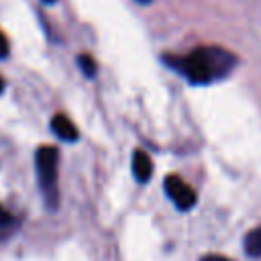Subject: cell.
<instances>
[{"mask_svg":"<svg viewBox=\"0 0 261 261\" xmlns=\"http://www.w3.org/2000/svg\"><path fill=\"white\" fill-rule=\"evenodd\" d=\"M165 63L171 69H175L179 75H184L190 84L204 86L226 77L237 65V57L230 51L212 45V47H198L181 57L165 55Z\"/></svg>","mask_w":261,"mask_h":261,"instance_id":"6da1fadb","label":"cell"},{"mask_svg":"<svg viewBox=\"0 0 261 261\" xmlns=\"http://www.w3.org/2000/svg\"><path fill=\"white\" fill-rule=\"evenodd\" d=\"M57 159L59 153L51 145H43L35 153V163H37V175H39V186L45 194L47 206L57 208L59 204V190H57Z\"/></svg>","mask_w":261,"mask_h":261,"instance_id":"7a4b0ae2","label":"cell"},{"mask_svg":"<svg viewBox=\"0 0 261 261\" xmlns=\"http://www.w3.org/2000/svg\"><path fill=\"white\" fill-rule=\"evenodd\" d=\"M163 186H165V192H167L169 200L175 204V208H177V210L188 212L190 208H194V204H196L198 196H196V192L192 190V186H190V184H186L179 175L169 173V175L165 177V184H163Z\"/></svg>","mask_w":261,"mask_h":261,"instance_id":"3957f363","label":"cell"},{"mask_svg":"<svg viewBox=\"0 0 261 261\" xmlns=\"http://www.w3.org/2000/svg\"><path fill=\"white\" fill-rule=\"evenodd\" d=\"M51 128H53V133H55L61 141H65V143H73V141L80 139L77 126H75L65 114H61V112L51 118Z\"/></svg>","mask_w":261,"mask_h":261,"instance_id":"277c9868","label":"cell"},{"mask_svg":"<svg viewBox=\"0 0 261 261\" xmlns=\"http://www.w3.org/2000/svg\"><path fill=\"white\" fill-rule=\"evenodd\" d=\"M133 173H135L137 181H141V184L149 181L151 175H153V161H151V157H149L145 151H141V149H137V151L133 153Z\"/></svg>","mask_w":261,"mask_h":261,"instance_id":"5b68a950","label":"cell"},{"mask_svg":"<svg viewBox=\"0 0 261 261\" xmlns=\"http://www.w3.org/2000/svg\"><path fill=\"white\" fill-rule=\"evenodd\" d=\"M243 249L249 257L257 259L261 257V226H255L253 230H249L243 239Z\"/></svg>","mask_w":261,"mask_h":261,"instance_id":"8992f818","label":"cell"},{"mask_svg":"<svg viewBox=\"0 0 261 261\" xmlns=\"http://www.w3.org/2000/svg\"><path fill=\"white\" fill-rule=\"evenodd\" d=\"M77 63H80V69L84 71V75H86V77H94V75H96L98 65H96V61H94V57H92V55L82 53V55L77 57Z\"/></svg>","mask_w":261,"mask_h":261,"instance_id":"52a82bcc","label":"cell"},{"mask_svg":"<svg viewBox=\"0 0 261 261\" xmlns=\"http://www.w3.org/2000/svg\"><path fill=\"white\" fill-rule=\"evenodd\" d=\"M8 53H10V45H8V39H6V35L0 31V59L8 57Z\"/></svg>","mask_w":261,"mask_h":261,"instance_id":"ba28073f","label":"cell"},{"mask_svg":"<svg viewBox=\"0 0 261 261\" xmlns=\"http://www.w3.org/2000/svg\"><path fill=\"white\" fill-rule=\"evenodd\" d=\"M12 222V214L0 204V226H6V224H10Z\"/></svg>","mask_w":261,"mask_h":261,"instance_id":"9c48e42d","label":"cell"},{"mask_svg":"<svg viewBox=\"0 0 261 261\" xmlns=\"http://www.w3.org/2000/svg\"><path fill=\"white\" fill-rule=\"evenodd\" d=\"M200 261H232V259H228L224 255H204Z\"/></svg>","mask_w":261,"mask_h":261,"instance_id":"30bf717a","label":"cell"},{"mask_svg":"<svg viewBox=\"0 0 261 261\" xmlns=\"http://www.w3.org/2000/svg\"><path fill=\"white\" fill-rule=\"evenodd\" d=\"M2 90H4V80H2V75H0V94H2Z\"/></svg>","mask_w":261,"mask_h":261,"instance_id":"8fae6325","label":"cell"},{"mask_svg":"<svg viewBox=\"0 0 261 261\" xmlns=\"http://www.w3.org/2000/svg\"><path fill=\"white\" fill-rule=\"evenodd\" d=\"M137 2H141V4H149L151 0H137Z\"/></svg>","mask_w":261,"mask_h":261,"instance_id":"7c38bea8","label":"cell"},{"mask_svg":"<svg viewBox=\"0 0 261 261\" xmlns=\"http://www.w3.org/2000/svg\"><path fill=\"white\" fill-rule=\"evenodd\" d=\"M43 2H47V4H53V2H55V0H43Z\"/></svg>","mask_w":261,"mask_h":261,"instance_id":"4fadbf2b","label":"cell"}]
</instances>
